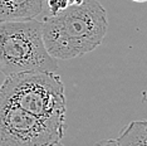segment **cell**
<instances>
[{
  "mask_svg": "<svg viewBox=\"0 0 147 146\" xmlns=\"http://www.w3.org/2000/svg\"><path fill=\"white\" fill-rule=\"evenodd\" d=\"M58 62L43 42L42 22L0 20V72L5 77L24 72H57Z\"/></svg>",
  "mask_w": 147,
  "mask_h": 146,
  "instance_id": "cell-2",
  "label": "cell"
},
{
  "mask_svg": "<svg viewBox=\"0 0 147 146\" xmlns=\"http://www.w3.org/2000/svg\"><path fill=\"white\" fill-rule=\"evenodd\" d=\"M135 1H146V0H135Z\"/></svg>",
  "mask_w": 147,
  "mask_h": 146,
  "instance_id": "cell-11",
  "label": "cell"
},
{
  "mask_svg": "<svg viewBox=\"0 0 147 146\" xmlns=\"http://www.w3.org/2000/svg\"><path fill=\"white\" fill-rule=\"evenodd\" d=\"M43 11V0H0V20H30Z\"/></svg>",
  "mask_w": 147,
  "mask_h": 146,
  "instance_id": "cell-5",
  "label": "cell"
},
{
  "mask_svg": "<svg viewBox=\"0 0 147 146\" xmlns=\"http://www.w3.org/2000/svg\"><path fill=\"white\" fill-rule=\"evenodd\" d=\"M65 1L68 3L69 6H72V5H79V4H82L83 0H65Z\"/></svg>",
  "mask_w": 147,
  "mask_h": 146,
  "instance_id": "cell-9",
  "label": "cell"
},
{
  "mask_svg": "<svg viewBox=\"0 0 147 146\" xmlns=\"http://www.w3.org/2000/svg\"><path fill=\"white\" fill-rule=\"evenodd\" d=\"M0 93L42 120L65 124L64 84L57 72H24L5 77Z\"/></svg>",
  "mask_w": 147,
  "mask_h": 146,
  "instance_id": "cell-3",
  "label": "cell"
},
{
  "mask_svg": "<svg viewBox=\"0 0 147 146\" xmlns=\"http://www.w3.org/2000/svg\"><path fill=\"white\" fill-rule=\"evenodd\" d=\"M65 124L42 120L0 93V146H55Z\"/></svg>",
  "mask_w": 147,
  "mask_h": 146,
  "instance_id": "cell-4",
  "label": "cell"
},
{
  "mask_svg": "<svg viewBox=\"0 0 147 146\" xmlns=\"http://www.w3.org/2000/svg\"><path fill=\"white\" fill-rule=\"evenodd\" d=\"M108 29L106 9L97 0H83L42 22L43 42L54 59L68 61L94 51Z\"/></svg>",
  "mask_w": 147,
  "mask_h": 146,
  "instance_id": "cell-1",
  "label": "cell"
},
{
  "mask_svg": "<svg viewBox=\"0 0 147 146\" xmlns=\"http://www.w3.org/2000/svg\"><path fill=\"white\" fill-rule=\"evenodd\" d=\"M44 1L47 3V5H48V9H49V11L52 13V15L58 14L59 11L64 10V9H67L69 6L65 0H43V3Z\"/></svg>",
  "mask_w": 147,
  "mask_h": 146,
  "instance_id": "cell-7",
  "label": "cell"
},
{
  "mask_svg": "<svg viewBox=\"0 0 147 146\" xmlns=\"http://www.w3.org/2000/svg\"><path fill=\"white\" fill-rule=\"evenodd\" d=\"M96 146H119L117 139H108V140H102L98 141L96 144Z\"/></svg>",
  "mask_w": 147,
  "mask_h": 146,
  "instance_id": "cell-8",
  "label": "cell"
},
{
  "mask_svg": "<svg viewBox=\"0 0 147 146\" xmlns=\"http://www.w3.org/2000/svg\"><path fill=\"white\" fill-rule=\"evenodd\" d=\"M55 146H63V145H62V144H61V142H59V144H57V145H55Z\"/></svg>",
  "mask_w": 147,
  "mask_h": 146,
  "instance_id": "cell-10",
  "label": "cell"
},
{
  "mask_svg": "<svg viewBox=\"0 0 147 146\" xmlns=\"http://www.w3.org/2000/svg\"><path fill=\"white\" fill-rule=\"evenodd\" d=\"M119 146H147V121H132L117 137Z\"/></svg>",
  "mask_w": 147,
  "mask_h": 146,
  "instance_id": "cell-6",
  "label": "cell"
}]
</instances>
